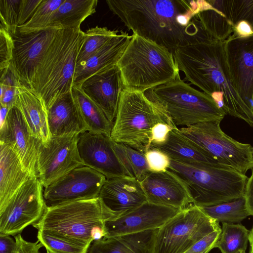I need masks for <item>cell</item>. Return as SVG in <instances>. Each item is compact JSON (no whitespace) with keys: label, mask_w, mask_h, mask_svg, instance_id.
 Segmentation results:
<instances>
[{"label":"cell","mask_w":253,"mask_h":253,"mask_svg":"<svg viewBox=\"0 0 253 253\" xmlns=\"http://www.w3.org/2000/svg\"><path fill=\"white\" fill-rule=\"evenodd\" d=\"M106 2L133 34L172 52L210 35L196 16L199 0H108Z\"/></svg>","instance_id":"cell-1"},{"label":"cell","mask_w":253,"mask_h":253,"mask_svg":"<svg viewBox=\"0 0 253 253\" xmlns=\"http://www.w3.org/2000/svg\"><path fill=\"white\" fill-rule=\"evenodd\" d=\"M178 68L184 79L213 97L232 116L239 118L253 128V111L242 101L229 74L224 41L209 35L197 43L173 51Z\"/></svg>","instance_id":"cell-2"},{"label":"cell","mask_w":253,"mask_h":253,"mask_svg":"<svg viewBox=\"0 0 253 253\" xmlns=\"http://www.w3.org/2000/svg\"><path fill=\"white\" fill-rule=\"evenodd\" d=\"M118 216L98 197L46 207L33 226L38 231L90 245L106 237L105 222Z\"/></svg>","instance_id":"cell-3"},{"label":"cell","mask_w":253,"mask_h":253,"mask_svg":"<svg viewBox=\"0 0 253 253\" xmlns=\"http://www.w3.org/2000/svg\"><path fill=\"white\" fill-rule=\"evenodd\" d=\"M84 40L81 29H60L42 59L30 88L46 110L71 91L77 59Z\"/></svg>","instance_id":"cell-4"},{"label":"cell","mask_w":253,"mask_h":253,"mask_svg":"<svg viewBox=\"0 0 253 253\" xmlns=\"http://www.w3.org/2000/svg\"><path fill=\"white\" fill-rule=\"evenodd\" d=\"M117 65L124 89L130 90L144 92L179 75L171 51L133 34Z\"/></svg>","instance_id":"cell-5"},{"label":"cell","mask_w":253,"mask_h":253,"mask_svg":"<svg viewBox=\"0 0 253 253\" xmlns=\"http://www.w3.org/2000/svg\"><path fill=\"white\" fill-rule=\"evenodd\" d=\"M168 170L182 181L193 204L198 207L215 205L244 196L248 179L246 174L221 165L170 159Z\"/></svg>","instance_id":"cell-6"},{"label":"cell","mask_w":253,"mask_h":253,"mask_svg":"<svg viewBox=\"0 0 253 253\" xmlns=\"http://www.w3.org/2000/svg\"><path fill=\"white\" fill-rule=\"evenodd\" d=\"M160 123L176 127L158 102L144 92L124 89L110 136L114 142L145 154L150 148L152 128Z\"/></svg>","instance_id":"cell-7"},{"label":"cell","mask_w":253,"mask_h":253,"mask_svg":"<svg viewBox=\"0 0 253 253\" xmlns=\"http://www.w3.org/2000/svg\"><path fill=\"white\" fill-rule=\"evenodd\" d=\"M149 97L163 107L177 127L203 122H221L226 115L213 97L185 83L180 75L150 90Z\"/></svg>","instance_id":"cell-8"},{"label":"cell","mask_w":253,"mask_h":253,"mask_svg":"<svg viewBox=\"0 0 253 253\" xmlns=\"http://www.w3.org/2000/svg\"><path fill=\"white\" fill-rule=\"evenodd\" d=\"M220 122L211 121L179 127L182 133L219 164L246 174L253 168V147L224 132Z\"/></svg>","instance_id":"cell-9"},{"label":"cell","mask_w":253,"mask_h":253,"mask_svg":"<svg viewBox=\"0 0 253 253\" xmlns=\"http://www.w3.org/2000/svg\"><path fill=\"white\" fill-rule=\"evenodd\" d=\"M220 227L219 223L200 207L191 204L158 229L155 253H185L199 240Z\"/></svg>","instance_id":"cell-10"},{"label":"cell","mask_w":253,"mask_h":253,"mask_svg":"<svg viewBox=\"0 0 253 253\" xmlns=\"http://www.w3.org/2000/svg\"><path fill=\"white\" fill-rule=\"evenodd\" d=\"M46 207L43 187L38 177H32L0 211V236L20 234L40 220Z\"/></svg>","instance_id":"cell-11"},{"label":"cell","mask_w":253,"mask_h":253,"mask_svg":"<svg viewBox=\"0 0 253 253\" xmlns=\"http://www.w3.org/2000/svg\"><path fill=\"white\" fill-rule=\"evenodd\" d=\"M79 134L51 137L41 143L37 161L38 176L43 188L74 169L85 166L78 149Z\"/></svg>","instance_id":"cell-12"},{"label":"cell","mask_w":253,"mask_h":253,"mask_svg":"<svg viewBox=\"0 0 253 253\" xmlns=\"http://www.w3.org/2000/svg\"><path fill=\"white\" fill-rule=\"evenodd\" d=\"M60 29L47 28L27 33L15 31L10 65L22 85L29 88L37 69Z\"/></svg>","instance_id":"cell-13"},{"label":"cell","mask_w":253,"mask_h":253,"mask_svg":"<svg viewBox=\"0 0 253 253\" xmlns=\"http://www.w3.org/2000/svg\"><path fill=\"white\" fill-rule=\"evenodd\" d=\"M106 180L104 175L88 167L76 168L43 188L46 206L97 198Z\"/></svg>","instance_id":"cell-14"},{"label":"cell","mask_w":253,"mask_h":253,"mask_svg":"<svg viewBox=\"0 0 253 253\" xmlns=\"http://www.w3.org/2000/svg\"><path fill=\"white\" fill-rule=\"evenodd\" d=\"M224 49L232 84L242 101L253 111V35L230 36L224 41Z\"/></svg>","instance_id":"cell-15"},{"label":"cell","mask_w":253,"mask_h":253,"mask_svg":"<svg viewBox=\"0 0 253 253\" xmlns=\"http://www.w3.org/2000/svg\"><path fill=\"white\" fill-rule=\"evenodd\" d=\"M110 135L86 131L79 134L78 149L84 166L104 175L107 179L129 176L114 149Z\"/></svg>","instance_id":"cell-16"},{"label":"cell","mask_w":253,"mask_h":253,"mask_svg":"<svg viewBox=\"0 0 253 253\" xmlns=\"http://www.w3.org/2000/svg\"><path fill=\"white\" fill-rule=\"evenodd\" d=\"M0 142L8 145L32 176L37 177L41 142L33 135L23 114L15 105L10 108L5 123L0 126Z\"/></svg>","instance_id":"cell-17"},{"label":"cell","mask_w":253,"mask_h":253,"mask_svg":"<svg viewBox=\"0 0 253 253\" xmlns=\"http://www.w3.org/2000/svg\"><path fill=\"white\" fill-rule=\"evenodd\" d=\"M180 210L146 202L105 222L106 238L159 229Z\"/></svg>","instance_id":"cell-18"},{"label":"cell","mask_w":253,"mask_h":253,"mask_svg":"<svg viewBox=\"0 0 253 253\" xmlns=\"http://www.w3.org/2000/svg\"><path fill=\"white\" fill-rule=\"evenodd\" d=\"M77 86L114 123L124 89L117 64L94 74Z\"/></svg>","instance_id":"cell-19"},{"label":"cell","mask_w":253,"mask_h":253,"mask_svg":"<svg viewBox=\"0 0 253 253\" xmlns=\"http://www.w3.org/2000/svg\"><path fill=\"white\" fill-rule=\"evenodd\" d=\"M147 202L178 210L193 204L188 190L182 181L167 169L150 171L140 181Z\"/></svg>","instance_id":"cell-20"},{"label":"cell","mask_w":253,"mask_h":253,"mask_svg":"<svg viewBox=\"0 0 253 253\" xmlns=\"http://www.w3.org/2000/svg\"><path fill=\"white\" fill-rule=\"evenodd\" d=\"M99 197L119 216L147 202L140 182L130 176L107 179Z\"/></svg>","instance_id":"cell-21"},{"label":"cell","mask_w":253,"mask_h":253,"mask_svg":"<svg viewBox=\"0 0 253 253\" xmlns=\"http://www.w3.org/2000/svg\"><path fill=\"white\" fill-rule=\"evenodd\" d=\"M131 38L132 35L121 31L87 59L76 64L73 85L78 86L94 74L116 65Z\"/></svg>","instance_id":"cell-22"},{"label":"cell","mask_w":253,"mask_h":253,"mask_svg":"<svg viewBox=\"0 0 253 253\" xmlns=\"http://www.w3.org/2000/svg\"><path fill=\"white\" fill-rule=\"evenodd\" d=\"M46 112L51 137L80 134L87 131L71 91L57 98Z\"/></svg>","instance_id":"cell-23"},{"label":"cell","mask_w":253,"mask_h":253,"mask_svg":"<svg viewBox=\"0 0 253 253\" xmlns=\"http://www.w3.org/2000/svg\"><path fill=\"white\" fill-rule=\"evenodd\" d=\"M32 175L17 154L0 142V211Z\"/></svg>","instance_id":"cell-24"},{"label":"cell","mask_w":253,"mask_h":253,"mask_svg":"<svg viewBox=\"0 0 253 253\" xmlns=\"http://www.w3.org/2000/svg\"><path fill=\"white\" fill-rule=\"evenodd\" d=\"M157 230L104 237L94 241L87 253H155Z\"/></svg>","instance_id":"cell-25"},{"label":"cell","mask_w":253,"mask_h":253,"mask_svg":"<svg viewBox=\"0 0 253 253\" xmlns=\"http://www.w3.org/2000/svg\"><path fill=\"white\" fill-rule=\"evenodd\" d=\"M15 106L23 114L33 135L42 143L51 138L46 110L40 99L30 89L19 84Z\"/></svg>","instance_id":"cell-26"},{"label":"cell","mask_w":253,"mask_h":253,"mask_svg":"<svg viewBox=\"0 0 253 253\" xmlns=\"http://www.w3.org/2000/svg\"><path fill=\"white\" fill-rule=\"evenodd\" d=\"M150 149L159 150L166 154L170 159L183 163L220 165L184 135L177 127L170 131L164 143L151 145Z\"/></svg>","instance_id":"cell-27"},{"label":"cell","mask_w":253,"mask_h":253,"mask_svg":"<svg viewBox=\"0 0 253 253\" xmlns=\"http://www.w3.org/2000/svg\"><path fill=\"white\" fill-rule=\"evenodd\" d=\"M232 25L236 37L253 35V0H209Z\"/></svg>","instance_id":"cell-28"},{"label":"cell","mask_w":253,"mask_h":253,"mask_svg":"<svg viewBox=\"0 0 253 253\" xmlns=\"http://www.w3.org/2000/svg\"><path fill=\"white\" fill-rule=\"evenodd\" d=\"M97 0H64L55 11L47 28L78 29L81 23L95 12Z\"/></svg>","instance_id":"cell-29"},{"label":"cell","mask_w":253,"mask_h":253,"mask_svg":"<svg viewBox=\"0 0 253 253\" xmlns=\"http://www.w3.org/2000/svg\"><path fill=\"white\" fill-rule=\"evenodd\" d=\"M71 92L79 112L87 131L110 135L113 122L77 86L73 85Z\"/></svg>","instance_id":"cell-30"},{"label":"cell","mask_w":253,"mask_h":253,"mask_svg":"<svg viewBox=\"0 0 253 253\" xmlns=\"http://www.w3.org/2000/svg\"><path fill=\"white\" fill-rule=\"evenodd\" d=\"M199 9L196 16L202 27L212 38L224 41L233 32L231 24L225 16L208 0H199Z\"/></svg>","instance_id":"cell-31"},{"label":"cell","mask_w":253,"mask_h":253,"mask_svg":"<svg viewBox=\"0 0 253 253\" xmlns=\"http://www.w3.org/2000/svg\"><path fill=\"white\" fill-rule=\"evenodd\" d=\"M200 207L208 216L219 223H239L250 215L244 196L215 205Z\"/></svg>","instance_id":"cell-32"},{"label":"cell","mask_w":253,"mask_h":253,"mask_svg":"<svg viewBox=\"0 0 253 253\" xmlns=\"http://www.w3.org/2000/svg\"><path fill=\"white\" fill-rule=\"evenodd\" d=\"M250 231L240 223H222L221 232L214 244L221 253H234L247 249Z\"/></svg>","instance_id":"cell-33"},{"label":"cell","mask_w":253,"mask_h":253,"mask_svg":"<svg viewBox=\"0 0 253 253\" xmlns=\"http://www.w3.org/2000/svg\"><path fill=\"white\" fill-rule=\"evenodd\" d=\"M113 146L128 176L140 182L150 171L145 154L128 145L114 141Z\"/></svg>","instance_id":"cell-34"},{"label":"cell","mask_w":253,"mask_h":253,"mask_svg":"<svg viewBox=\"0 0 253 253\" xmlns=\"http://www.w3.org/2000/svg\"><path fill=\"white\" fill-rule=\"evenodd\" d=\"M118 34V31H112L106 27L96 26L88 29L84 32V40L76 64L87 59Z\"/></svg>","instance_id":"cell-35"},{"label":"cell","mask_w":253,"mask_h":253,"mask_svg":"<svg viewBox=\"0 0 253 253\" xmlns=\"http://www.w3.org/2000/svg\"><path fill=\"white\" fill-rule=\"evenodd\" d=\"M64 1L42 0L31 19L24 25L17 27L15 31L27 33L47 28L51 16Z\"/></svg>","instance_id":"cell-36"},{"label":"cell","mask_w":253,"mask_h":253,"mask_svg":"<svg viewBox=\"0 0 253 253\" xmlns=\"http://www.w3.org/2000/svg\"><path fill=\"white\" fill-rule=\"evenodd\" d=\"M38 241L53 253H87L90 245L56 237L38 231Z\"/></svg>","instance_id":"cell-37"},{"label":"cell","mask_w":253,"mask_h":253,"mask_svg":"<svg viewBox=\"0 0 253 253\" xmlns=\"http://www.w3.org/2000/svg\"><path fill=\"white\" fill-rule=\"evenodd\" d=\"M21 0H0V28L10 34L15 32Z\"/></svg>","instance_id":"cell-38"},{"label":"cell","mask_w":253,"mask_h":253,"mask_svg":"<svg viewBox=\"0 0 253 253\" xmlns=\"http://www.w3.org/2000/svg\"><path fill=\"white\" fill-rule=\"evenodd\" d=\"M145 156L150 171L160 172L168 169L170 159L164 152L157 149H150L145 153Z\"/></svg>","instance_id":"cell-39"},{"label":"cell","mask_w":253,"mask_h":253,"mask_svg":"<svg viewBox=\"0 0 253 253\" xmlns=\"http://www.w3.org/2000/svg\"><path fill=\"white\" fill-rule=\"evenodd\" d=\"M13 40L11 35L0 28V70L7 68L12 58Z\"/></svg>","instance_id":"cell-40"},{"label":"cell","mask_w":253,"mask_h":253,"mask_svg":"<svg viewBox=\"0 0 253 253\" xmlns=\"http://www.w3.org/2000/svg\"><path fill=\"white\" fill-rule=\"evenodd\" d=\"M221 232L220 227L207 235L195 243L185 253H203L214 248V246Z\"/></svg>","instance_id":"cell-41"},{"label":"cell","mask_w":253,"mask_h":253,"mask_svg":"<svg viewBox=\"0 0 253 253\" xmlns=\"http://www.w3.org/2000/svg\"><path fill=\"white\" fill-rule=\"evenodd\" d=\"M42 0H21L17 20V27L24 25L31 19Z\"/></svg>","instance_id":"cell-42"},{"label":"cell","mask_w":253,"mask_h":253,"mask_svg":"<svg viewBox=\"0 0 253 253\" xmlns=\"http://www.w3.org/2000/svg\"><path fill=\"white\" fill-rule=\"evenodd\" d=\"M174 127L163 123L156 124L152 129L151 145H160L167 140L170 131Z\"/></svg>","instance_id":"cell-43"},{"label":"cell","mask_w":253,"mask_h":253,"mask_svg":"<svg viewBox=\"0 0 253 253\" xmlns=\"http://www.w3.org/2000/svg\"><path fill=\"white\" fill-rule=\"evenodd\" d=\"M17 244L14 253H39L40 249L43 245L38 240L36 242L27 241L23 238L21 234L14 236Z\"/></svg>","instance_id":"cell-44"},{"label":"cell","mask_w":253,"mask_h":253,"mask_svg":"<svg viewBox=\"0 0 253 253\" xmlns=\"http://www.w3.org/2000/svg\"><path fill=\"white\" fill-rule=\"evenodd\" d=\"M0 105L11 108L15 105L16 95L17 87H5L0 85Z\"/></svg>","instance_id":"cell-45"},{"label":"cell","mask_w":253,"mask_h":253,"mask_svg":"<svg viewBox=\"0 0 253 253\" xmlns=\"http://www.w3.org/2000/svg\"><path fill=\"white\" fill-rule=\"evenodd\" d=\"M251 176L248 178L245 190L244 198L250 215L253 216V168Z\"/></svg>","instance_id":"cell-46"},{"label":"cell","mask_w":253,"mask_h":253,"mask_svg":"<svg viewBox=\"0 0 253 253\" xmlns=\"http://www.w3.org/2000/svg\"><path fill=\"white\" fill-rule=\"evenodd\" d=\"M17 248L16 241L10 236H0V253H14Z\"/></svg>","instance_id":"cell-47"},{"label":"cell","mask_w":253,"mask_h":253,"mask_svg":"<svg viewBox=\"0 0 253 253\" xmlns=\"http://www.w3.org/2000/svg\"><path fill=\"white\" fill-rule=\"evenodd\" d=\"M10 108L6 107H4L0 105V125L2 126L5 122L6 118L8 114V112Z\"/></svg>","instance_id":"cell-48"},{"label":"cell","mask_w":253,"mask_h":253,"mask_svg":"<svg viewBox=\"0 0 253 253\" xmlns=\"http://www.w3.org/2000/svg\"><path fill=\"white\" fill-rule=\"evenodd\" d=\"M249 243L251 247L250 253H253V225L250 232Z\"/></svg>","instance_id":"cell-49"},{"label":"cell","mask_w":253,"mask_h":253,"mask_svg":"<svg viewBox=\"0 0 253 253\" xmlns=\"http://www.w3.org/2000/svg\"><path fill=\"white\" fill-rule=\"evenodd\" d=\"M234 253H246L245 251H238Z\"/></svg>","instance_id":"cell-50"},{"label":"cell","mask_w":253,"mask_h":253,"mask_svg":"<svg viewBox=\"0 0 253 253\" xmlns=\"http://www.w3.org/2000/svg\"><path fill=\"white\" fill-rule=\"evenodd\" d=\"M46 250V252H47V253H52V252H50L49 251H48V250Z\"/></svg>","instance_id":"cell-51"},{"label":"cell","mask_w":253,"mask_h":253,"mask_svg":"<svg viewBox=\"0 0 253 253\" xmlns=\"http://www.w3.org/2000/svg\"><path fill=\"white\" fill-rule=\"evenodd\" d=\"M209 252L207 251V252H204V253H208Z\"/></svg>","instance_id":"cell-52"}]
</instances>
